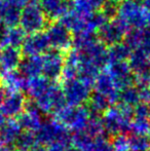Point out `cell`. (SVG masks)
<instances>
[{"label": "cell", "instance_id": "obj_37", "mask_svg": "<svg viewBox=\"0 0 150 151\" xmlns=\"http://www.w3.org/2000/svg\"><path fill=\"white\" fill-rule=\"evenodd\" d=\"M12 1L14 2V3H17L19 6H21V7H24V6L28 5V4L32 3V2H35L37 1V0H12Z\"/></svg>", "mask_w": 150, "mask_h": 151}, {"label": "cell", "instance_id": "obj_15", "mask_svg": "<svg viewBox=\"0 0 150 151\" xmlns=\"http://www.w3.org/2000/svg\"><path fill=\"white\" fill-rule=\"evenodd\" d=\"M123 41L132 50H141L150 58V28L133 29L126 34Z\"/></svg>", "mask_w": 150, "mask_h": 151}, {"label": "cell", "instance_id": "obj_49", "mask_svg": "<svg viewBox=\"0 0 150 151\" xmlns=\"http://www.w3.org/2000/svg\"><path fill=\"white\" fill-rule=\"evenodd\" d=\"M72 1H76V0H72Z\"/></svg>", "mask_w": 150, "mask_h": 151}, {"label": "cell", "instance_id": "obj_50", "mask_svg": "<svg viewBox=\"0 0 150 151\" xmlns=\"http://www.w3.org/2000/svg\"><path fill=\"white\" fill-rule=\"evenodd\" d=\"M8 151H9V150H8ZM18 151H21V150H18Z\"/></svg>", "mask_w": 150, "mask_h": 151}, {"label": "cell", "instance_id": "obj_41", "mask_svg": "<svg viewBox=\"0 0 150 151\" xmlns=\"http://www.w3.org/2000/svg\"><path fill=\"white\" fill-rule=\"evenodd\" d=\"M5 117H6V116L4 115L3 112H2L1 109H0V129H1V127H3V124L5 123V121H6Z\"/></svg>", "mask_w": 150, "mask_h": 151}, {"label": "cell", "instance_id": "obj_38", "mask_svg": "<svg viewBox=\"0 0 150 151\" xmlns=\"http://www.w3.org/2000/svg\"><path fill=\"white\" fill-rule=\"evenodd\" d=\"M30 151H46V148H44L43 145H41V144L38 143Z\"/></svg>", "mask_w": 150, "mask_h": 151}, {"label": "cell", "instance_id": "obj_22", "mask_svg": "<svg viewBox=\"0 0 150 151\" xmlns=\"http://www.w3.org/2000/svg\"><path fill=\"white\" fill-rule=\"evenodd\" d=\"M19 71L29 79L35 76L42 75L43 70V58L42 56H30L22 59Z\"/></svg>", "mask_w": 150, "mask_h": 151}, {"label": "cell", "instance_id": "obj_42", "mask_svg": "<svg viewBox=\"0 0 150 151\" xmlns=\"http://www.w3.org/2000/svg\"><path fill=\"white\" fill-rule=\"evenodd\" d=\"M0 151H8V146L4 143L1 137H0Z\"/></svg>", "mask_w": 150, "mask_h": 151}, {"label": "cell", "instance_id": "obj_52", "mask_svg": "<svg viewBox=\"0 0 150 151\" xmlns=\"http://www.w3.org/2000/svg\"><path fill=\"white\" fill-rule=\"evenodd\" d=\"M0 52H1V50H0Z\"/></svg>", "mask_w": 150, "mask_h": 151}, {"label": "cell", "instance_id": "obj_23", "mask_svg": "<svg viewBox=\"0 0 150 151\" xmlns=\"http://www.w3.org/2000/svg\"><path fill=\"white\" fill-rule=\"evenodd\" d=\"M22 133L23 129L19 120L10 118V119L5 121L3 127L0 129V137L3 140L4 143L9 147V146L16 145L17 141Z\"/></svg>", "mask_w": 150, "mask_h": 151}, {"label": "cell", "instance_id": "obj_25", "mask_svg": "<svg viewBox=\"0 0 150 151\" xmlns=\"http://www.w3.org/2000/svg\"><path fill=\"white\" fill-rule=\"evenodd\" d=\"M118 102H120L121 105H124L126 107L135 108L137 105L141 104L140 93H139L138 86H128L126 88H122L119 91V98Z\"/></svg>", "mask_w": 150, "mask_h": 151}, {"label": "cell", "instance_id": "obj_26", "mask_svg": "<svg viewBox=\"0 0 150 151\" xmlns=\"http://www.w3.org/2000/svg\"><path fill=\"white\" fill-rule=\"evenodd\" d=\"M131 54L132 50L124 43V41L113 44L108 47V63L128 61Z\"/></svg>", "mask_w": 150, "mask_h": 151}, {"label": "cell", "instance_id": "obj_12", "mask_svg": "<svg viewBox=\"0 0 150 151\" xmlns=\"http://www.w3.org/2000/svg\"><path fill=\"white\" fill-rule=\"evenodd\" d=\"M43 58V70L42 75L48 79L57 80L62 76L63 68L65 64V58L61 52L58 50H48L42 56Z\"/></svg>", "mask_w": 150, "mask_h": 151}, {"label": "cell", "instance_id": "obj_21", "mask_svg": "<svg viewBox=\"0 0 150 151\" xmlns=\"http://www.w3.org/2000/svg\"><path fill=\"white\" fill-rule=\"evenodd\" d=\"M22 50L18 47H4L0 52V71L8 72L18 70L22 62Z\"/></svg>", "mask_w": 150, "mask_h": 151}, {"label": "cell", "instance_id": "obj_3", "mask_svg": "<svg viewBox=\"0 0 150 151\" xmlns=\"http://www.w3.org/2000/svg\"><path fill=\"white\" fill-rule=\"evenodd\" d=\"M92 115L93 112L90 110V108L84 107L83 105H65L55 114L57 119L74 133L82 131L86 127Z\"/></svg>", "mask_w": 150, "mask_h": 151}, {"label": "cell", "instance_id": "obj_34", "mask_svg": "<svg viewBox=\"0 0 150 151\" xmlns=\"http://www.w3.org/2000/svg\"><path fill=\"white\" fill-rule=\"evenodd\" d=\"M118 5H119V4L116 3V2H113V1H111V0H107L104 3V5L102 6V8H101V12H102L103 14H104V16L110 21L117 17Z\"/></svg>", "mask_w": 150, "mask_h": 151}, {"label": "cell", "instance_id": "obj_53", "mask_svg": "<svg viewBox=\"0 0 150 151\" xmlns=\"http://www.w3.org/2000/svg\"><path fill=\"white\" fill-rule=\"evenodd\" d=\"M148 151H150V148H149V150H148Z\"/></svg>", "mask_w": 150, "mask_h": 151}, {"label": "cell", "instance_id": "obj_39", "mask_svg": "<svg viewBox=\"0 0 150 151\" xmlns=\"http://www.w3.org/2000/svg\"><path fill=\"white\" fill-rule=\"evenodd\" d=\"M141 3L146 12H150V0H141Z\"/></svg>", "mask_w": 150, "mask_h": 151}, {"label": "cell", "instance_id": "obj_31", "mask_svg": "<svg viewBox=\"0 0 150 151\" xmlns=\"http://www.w3.org/2000/svg\"><path fill=\"white\" fill-rule=\"evenodd\" d=\"M131 151H148L150 138L143 135H132L130 137Z\"/></svg>", "mask_w": 150, "mask_h": 151}, {"label": "cell", "instance_id": "obj_13", "mask_svg": "<svg viewBox=\"0 0 150 151\" xmlns=\"http://www.w3.org/2000/svg\"><path fill=\"white\" fill-rule=\"evenodd\" d=\"M107 72L114 79L120 91L133 84L134 74L131 70L128 61L124 62H110L105 68Z\"/></svg>", "mask_w": 150, "mask_h": 151}, {"label": "cell", "instance_id": "obj_16", "mask_svg": "<svg viewBox=\"0 0 150 151\" xmlns=\"http://www.w3.org/2000/svg\"><path fill=\"white\" fill-rule=\"evenodd\" d=\"M27 33L20 26L7 27L0 24V47L21 48Z\"/></svg>", "mask_w": 150, "mask_h": 151}, {"label": "cell", "instance_id": "obj_19", "mask_svg": "<svg viewBox=\"0 0 150 151\" xmlns=\"http://www.w3.org/2000/svg\"><path fill=\"white\" fill-rule=\"evenodd\" d=\"M41 113L42 112L36 107V105L27 106L23 113L18 117L23 131L36 134L43 123Z\"/></svg>", "mask_w": 150, "mask_h": 151}, {"label": "cell", "instance_id": "obj_40", "mask_svg": "<svg viewBox=\"0 0 150 151\" xmlns=\"http://www.w3.org/2000/svg\"><path fill=\"white\" fill-rule=\"evenodd\" d=\"M4 96H5V88L2 86V84L0 83V105H1L2 101L4 99Z\"/></svg>", "mask_w": 150, "mask_h": 151}, {"label": "cell", "instance_id": "obj_46", "mask_svg": "<svg viewBox=\"0 0 150 151\" xmlns=\"http://www.w3.org/2000/svg\"><path fill=\"white\" fill-rule=\"evenodd\" d=\"M70 151H79V150L75 149V148H74V147H72V148H71V150H70Z\"/></svg>", "mask_w": 150, "mask_h": 151}, {"label": "cell", "instance_id": "obj_2", "mask_svg": "<svg viewBox=\"0 0 150 151\" xmlns=\"http://www.w3.org/2000/svg\"><path fill=\"white\" fill-rule=\"evenodd\" d=\"M70 129H67L57 118L43 121L41 127L36 133L37 142L43 146H50L52 144H66L71 145L72 136Z\"/></svg>", "mask_w": 150, "mask_h": 151}, {"label": "cell", "instance_id": "obj_44", "mask_svg": "<svg viewBox=\"0 0 150 151\" xmlns=\"http://www.w3.org/2000/svg\"><path fill=\"white\" fill-rule=\"evenodd\" d=\"M111 1H113V2H116V3H121L122 1H124V0H111Z\"/></svg>", "mask_w": 150, "mask_h": 151}, {"label": "cell", "instance_id": "obj_10", "mask_svg": "<svg viewBox=\"0 0 150 151\" xmlns=\"http://www.w3.org/2000/svg\"><path fill=\"white\" fill-rule=\"evenodd\" d=\"M50 48L47 35L45 31H40L36 33L27 34L21 50L25 57L30 56H43Z\"/></svg>", "mask_w": 150, "mask_h": 151}, {"label": "cell", "instance_id": "obj_1", "mask_svg": "<svg viewBox=\"0 0 150 151\" xmlns=\"http://www.w3.org/2000/svg\"><path fill=\"white\" fill-rule=\"evenodd\" d=\"M134 117V108L126 107L124 105L110 106L103 113V125L105 132L109 135L124 134L130 131L131 123Z\"/></svg>", "mask_w": 150, "mask_h": 151}, {"label": "cell", "instance_id": "obj_11", "mask_svg": "<svg viewBox=\"0 0 150 151\" xmlns=\"http://www.w3.org/2000/svg\"><path fill=\"white\" fill-rule=\"evenodd\" d=\"M27 107L26 97L22 91H7L0 105V109L6 117H19Z\"/></svg>", "mask_w": 150, "mask_h": 151}, {"label": "cell", "instance_id": "obj_35", "mask_svg": "<svg viewBox=\"0 0 150 151\" xmlns=\"http://www.w3.org/2000/svg\"><path fill=\"white\" fill-rule=\"evenodd\" d=\"M70 145L66 144H52L50 146H47L46 151H70Z\"/></svg>", "mask_w": 150, "mask_h": 151}, {"label": "cell", "instance_id": "obj_51", "mask_svg": "<svg viewBox=\"0 0 150 151\" xmlns=\"http://www.w3.org/2000/svg\"><path fill=\"white\" fill-rule=\"evenodd\" d=\"M138 1H141V0H138Z\"/></svg>", "mask_w": 150, "mask_h": 151}, {"label": "cell", "instance_id": "obj_20", "mask_svg": "<svg viewBox=\"0 0 150 151\" xmlns=\"http://www.w3.org/2000/svg\"><path fill=\"white\" fill-rule=\"evenodd\" d=\"M0 83L6 91H22L23 90H26L28 78L25 77L19 70L1 72Z\"/></svg>", "mask_w": 150, "mask_h": 151}, {"label": "cell", "instance_id": "obj_9", "mask_svg": "<svg viewBox=\"0 0 150 151\" xmlns=\"http://www.w3.org/2000/svg\"><path fill=\"white\" fill-rule=\"evenodd\" d=\"M130 31V27L118 17H116L108 21L102 28L99 29L98 37L107 46H111L123 41L126 34Z\"/></svg>", "mask_w": 150, "mask_h": 151}, {"label": "cell", "instance_id": "obj_47", "mask_svg": "<svg viewBox=\"0 0 150 151\" xmlns=\"http://www.w3.org/2000/svg\"><path fill=\"white\" fill-rule=\"evenodd\" d=\"M148 79H149V83H150V72H149V75H148Z\"/></svg>", "mask_w": 150, "mask_h": 151}, {"label": "cell", "instance_id": "obj_8", "mask_svg": "<svg viewBox=\"0 0 150 151\" xmlns=\"http://www.w3.org/2000/svg\"><path fill=\"white\" fill-rule=\"evenodd\" d=\"M35 105L42 113L56 114L66 104L63 88L54 81L48 90L35 101Z\"/></svg>", "mask_w": 150, "mask_h": 151}, {"label": "cell", "instance_id": "obj_45", "mask_svg": "<svg viewBox=\"0 0 150 151\" xmlns=\"http://www.w3.org/2000/svg\"><path fill=\"white\" fill-rule=\"evenodd\" d=\"M148 105V115H149V118H150V103L147 104Z\"/></svg>", "mask_w": 150, "mask_h": 151}, {"label": "cell", "instance_id": "obj_6", "mask_svg": "<svg viewBox=\"0 0 150 151\" xmlns=\"http://www.w3.org/2000/svg\"><path fill=\"white\" fill-rule=\"evenodd\" d=\"M92 88L93 86L80 77L64 80L62 88L66 104L70 106L83 105L84 103L88 102L92 96Z\"/></svg>", "mask_w": 150, "mask_h": 151}, {"label": "cell", "instance_id": "obj_48", "mask_svg": "<svg viewBox=\"0 0 150 151\" xmlns=\"http://www.w3.org/2000/svg\"><path fill=\"white\" fill-rule=\"evenodd\" d=\"M148 136H149V138H150V131H149V134H148Z\"/></svg>", "mask_w": 150, "mask_h": 151}, {"label": "cell", "instance_id": "obj_17", "mask_svg": "<svg viewBox=\"0 0 150 151\" xmlns=\"http://www.w3.org/2000/svg\"><path fill=\"white\" fill-rule=\"evenodd\" d=\"M37 2L50 22L61 20L71 7V0H37Z\"/></svg>", "mask_w": 150, "mask_h": 151}, {"label": "cell", "instance_id": "obj_32", "mask_svg": "<svg viewBox=\"0 0 150 151\" xmlns=\"http://www.w3.org/2000/svg\"><path fill=\"white\" fill-rule=\"evenodd\" d=\"M111 144L113 151H131L130 137H128L126 134L115 135Z\"/></svg>", "mask_w": 150, "mask_h": 151}, {"label": "cell", "instance_id": "obj_24", "mask_svg": "<svg viewBox=\"0 0 150 151\" xmlns=\"http://www.w3.org/2000/svg\"><path fill=\"white\" fill-rule=\"evenodd\" d=\"M52 80L48 79L44 75L35 76V77L29 78L28 84H27V93L32 100L36 101L38 98H40L52 84Z\"/></svg>", "mask_w": 150, "mask_h": 151}, {"label": "cell", "instance_id": "obj_14", "mask_svg": "<svg viewBox=\"0 0 150 151\" xmlns=\"http://www.w3.org/2000/svg\"><path fill=\"white\" fill-rule=\"evenodd\" d=\"M94 90L96 93L106 97L112 103V105L116 102H118L120 88H118V86L114 81V79L105 69L96 78V81H95L94 84Z\"/></svg>", "mask_w": 150, "mask_h": 151}, {"label": "cell", "instance_id": "obj_4", "mask_svg": "<svg viewBox=\"0 0 150 151\" xmlns=\"http://www.w3.org/2000/svg\"><path fill=\"white\" fill-rule=\"evenodd\" d=\"M50 24V20L37 1L32 2L22 8L20 25L27 34L44 31Z\"/></svg>", "mask_w": 150, "mask_h": 151}, {"label": "cell", "instance_id": "obj_7", "mask_svg": "<svg viewBox=\"0 0 150 151\" xmlns=\"http://www.w3.org/2000/svg\"><path fill=\"white\" fill-rule=\"evenodd\" d=\"M50 48L58 52H68L73 44L72 32L69 30L61 21L50 22L45 29Z\"/></svg>", "mask_w": 150, "mask_h": 151}, {"label": "cell", "instance_id": "obj_28", "mask_svg": "<svg viewBox=\"0 0 150 151\" xmlns=\"http://www.w3.org/2000/svg\"><path fill=\"white\" fill-rule=\"evenodd\" d=\"M82 132L86 134L88 136H90L93 139H97V138L103 137L104 134L106 133L103 125L102 118H99L97 114L93 113L92 117H90V121L88 122L86 127L82 129Z\"/></svg>", "mask_w": 150, "mask_h": 151}, {"label": "cell", "instance_id": "obj_36", "mask_svg": "<svg viewBox=\"0 0 150 151\" xmlns=\"http://www.w3.org/2000/svg\"><path fill=\"white\" fill-rule=\"evenodd\" d=\"M106 1L107 0H88L90 4L95 10H100Z\"/></svg>", "mask_w": 150, "mask_h": 151}, {"label": "cell", "instance_id": "obj_30", "mask_svg": "<svg viewBox=\"0 0 150 151\" xmlns=\"http://www.w3.org/2000/svg\"><path fill=\"white\" fill-rule=\"evenodd\" d=\"M36 144H38L36 134L23 131L14 146H17V148L21 151H30Z\"/></svg>", "mask_w": 150, "mask_h": 151}, {"label": "cell", "instance_id": "obj_33", "mask_svg": "<svg viewBox=\"0 0 150 151\" xmlns=\"http://www.w3.org/2000/svg\"><path fill=\"white\" fill-rule=\"evenodd\" d=\"M86 151H113V148L111 142H109L103 136V137L95 139Z\"/></svg>", "mask_w": 150, "mask_h": 151}, {"label": "cell", "instance_id": "obj_18", "mask_svg": "<svg viewBox=\"0 0 150 151\" xmlns=\"http://www.w3.org/2000/svg\"><path fill=\"white\" fill-rule=\"evenodd\" d=\"M22 7L12 0H0V24L14 27L20 25Z\"/></svg>", "mask_w": 150, "mask_h": 151}, {"label": "cell", "instance_id": "obj_5", "mask_svg": "<svg viewBox=\"0 0 150 151\" xmlns=\"http://www.w3.org/2000/svg\"><path fill=\"white\" fill-rule=\"evenodd\" d=\"M117 17L130 27L131 30L147 27L146 10L138 0H124L119 3Z\"/></svg>", "mask_w": 150, "mask_h": 151}, {"label": "cell", "instance_id": "obj_43", "mask_svg": "<svg viewBox=\"0 0 150 151\" xmlns=\"http://www.w3.org/2000/svg\"><path fill=\"white\" fill-rule=\"evenodd\" d=\"M146 26L150 28V12H146Z\"/></svg>", "mask_w": 150, "mask_h": 151}, {"label": "cell", "instance_id": "obj_29", "mask_svg": "<svg viewBox=\"0 0 150 151\" xmlns=\"http://www.w3.org/2000/svg\"><path fill=\"white\" fill-rule=\"evenodd\" d=\"M130 131L133 135L147 136L150 131V118L145 116H134Z\"/></svg>", "mask_w": 150, "mask_h": 151}, {"label": "cell", "instance_id": "obj_27", "mask_svg": "<svg viewBox=\"0 0 150 151\" xmlns=\"http://www.w3.org/2000/svg\"><path fill=\"white\" fill-rule=\"evenodd\" d=\"M88 104H90V110L97 115L100 113H104L110 106H112V103L106 97L96 93V91L92 93L90 100H88Z\"/></svg>", "mask_w": 150, "mask_h": 151}]
</instances>
